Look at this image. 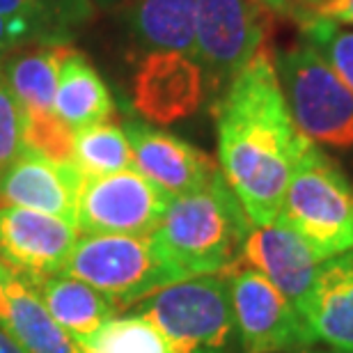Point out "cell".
Masks as SVG:
<instances>
[{"label": "cell", "instance_id": "1", "mask_svg": "<svg viewBox=\"0 0 353 353\" xmlns=\"http://www.w3.org/2000/svg\"><path fill=\"white\" fill-rule=\"evenodd\" d=\"M268 44L216 99L221 174L252 225L280 216L292 172L310 140L296 129Z\"/></svg>", "mask_w": 353, "mask_h": 353}, {"label": "cell", "instance_id": "2", "mask_svg": "<svg viewBox=\"0 0 353 353\" xmlns=\"http://www.w3.org/2000/svg\"><path fill=\"white\" fill-rule=\"evenodd\" d=\"M250 228L234 190L218 174L204 188L172 197L152 239L186 278L228 275L243 264Z\"/></svg>", "mask_w": 353, "mask_h": 353}, {"label": "cell", "instance_id": "3", "mask_svg": "<svg viewBox=\"0 0 353 353\" xmlns=\"http://www.w3.org/2000/svg\"><path fill=\"white\" fill-rule=\"evenodd\" d=\"M278 218L321 259L353 248V181L312 140L301 152Z\"/></svg>", "mask_w": 353, "mask_h": 353}, {"label": "cell", "instance_id": "4", "mask_svg": "<svg viewBox=\"0 0 353 353\" xmlns=\"http://www.w3.org/2000/svg\"><path fill=\"white\" fill-rule=\"evenodd\" d=\"M136 312L163 333L172 353H236L239 335L225 275L176 280L140 301Z\"/></svg>", "mask_w": 353, "mask_h": 353}, {"label": "cell", "instance_id": "5", "mask_svg": "<svg viewBox=\"0 0 353 353\" xmlns=\"http://www.w3.org/2000/svg\"><path fill=\"white\" fill-rule=\"evenodd\" d=\"M60 273L94 287L117 310L186 278L159 250L152 234H85L76 241Z\"/></svg>", "mask_w": 353, "mask_h": 353}, {"label": "cell", "instance_id": "6", "mask_svg": "<svg viewBox=\"0 0 353 353\" xmlns=\"http://www.w3.org/2000/svg\"><path fill=\"white\" fill-rule=\"evenodd\" d=\"M273 60L296 129L314 145L353 147V94L319 48L303 39Z\"/></svg>", "mask_w": 353, "mask_h": 353}, {"label": "cell", "instance_id": "7", "mask_svg": "<svg viewBox=\"0 0 353 353\" xmlns=\"http://www.w3.org/2000/svg\"><path fill=\"white\" fill-rule=\"evenodd\" d=\"M275 17L257 0H195V60L218 99L271 44Z\"/></svg>", "mask_w": 353, "mask_h": 353}, {"label": "cell", "instance_id": "8", "mask_svg": "<svg viewBox=\"0 0 353 353\" xmlns=\"http://www.w3.org/2000/svg\"><path fill=\"white\" fill-rule=\"evenodd\" d=\"M172 195L140 174L122 172L85 176L76 207V228L83 234L147 236L159 228Z\"/></svg>", "mask_w": 353, "mask_h": 353}, {"label": "cell", "instance_id": "9", "mask_svg": "<svg viewBox=\"0 0 353 353\" xmlns=\"http://www.w3.org/2000/svg\"><path fill=\"white\" fill-rule=\"evenodd\" d=\"M225 278L241 353H294L312 347L299 312L262 273L239 264Z\"/></svg>", "mask_w": 353, "mask_h": 353}, {"label": "cell", "instance_id": "10", "mask_svg": "<svg viewBox=\"0 0 353 353\" xmlns=\"http://www.w3.org/2000/svg\"><path fill=\"white\" fill-rule=\"evenodd\" d=\"M76 241L74 223L23 207H0V259L28 285L60 273Z\"/></svg>", "mask_w": 353, "mask_h": 353}, {"label": "cell", "instance_id": "11", "mask_svg": "<svg viewBox=\"0 0 353 353\" xmlns=\"http://www.w3.org/2000/svg\"><path fill=\"white\" fill-rule=\"evenodd\" d=\"M207 97L202 67L172 51L147 53L133 79V105L150 122L172 124L190 117Z\"/></svg>", "mask_w": 353, "mask_h": 353}, {"label": "cell", "instance_id": "12", "mask_svg": "<svg viewBox=\"0 0 353 353\" xmlns=\"http://www.w3.org/2000/svg\"><path fill=\"white\" fill-rule=\"evenodd\" d=\"M323 259L299 232L280 218L268 225H252L243 243V264L259 271L301 316Z\"/></svg>", "mask_w": 353, "mask_h": 353}, {"label": "cell", "instance_id": "13", "mask_svg": "<svg viewBox=\"0 0 353 353\" xmlns=\"http://www.w3.org/2000/svg\"><path fill=\"white\" fill-rule=\"evenodd\" d=\"M83 179L74 163H55L23 147L0 174V204L41 211L76 225Z\"/></svg>", "mask_w": 353, "mask_h": 353}, {"label": "cell", "instance_id": "14", "mask_svg": "<svg viewBox=\"0 0 353 353\" xmlns=\"http://www.w3.org/2000/svg\"><path fill=\"white\" fill-rule=\"evenodd\" d=\"M124 133L131 143L133 168L172 197L200 190L221 174L207 154L168 131L129 122Z\"/></svg>", "mask_w": 353, "mask_h": 353}, {"label": "cell", "instance_id": "15", "mask_svg": "<svg viewBox=\"0 0 353 353\" xmlns=\"http://www.w3.org/2000/svg\"><path fill=\"white\" fill-rule=\"evenodd\" d=\"M301 319L312 342L353 353V248L321 262Z\"/></svg>", "mask_w": 353, "mask_h": 353}, {"label": "cell", "instance_id": "16", "mask_svg": "<svg viewBox=\"0 0 353 353\" xmlns=\"http://www.w3.org/2000/svg\"><path fill=\"white\" fill-rule=\"evenodd\" d=\"M126 32L138 51H172L195 58V0H122Z\"/></svg>", "mask_w": 353, "mask_h": 353}, {"label": "cell", "instance_id": "17", "mask_svg": "<svg viewBox=\"0 0 353 353\" xmlns=\"http://www.w3.org/2000/svg\"><path fill=\"white\" fill-rule=\"evenodd\" d=\"M30 287L46 305L48 314L76 344L88 340L117 312L115 303L108 296L65 273L48 275Z\"/></svg>", "mask_w": 353, "mask_h": 353}, {"label": "cell", "instance_id": "18", "mask_svg": "<svg viewBox=\"0 0 353 353\" xmlns=\"http://www.w3.org/2000/svg\"><path fill=\"white\" fill-rule=\"evenodd\" d=\"M53 110L74 133L92 124L105 122L115 112V101L101 74L81 51H69L62 58L58 92Z\"/></svg>", "mask_w": 353, "mask_h": 353}, {"label": "cell", "instance_id": "19", "mask_svg": "<svg viewBox=\"0 0 353 353\" xmlns=\"http://www.w3.org/2000/svg\"><path fill=\"white\" fill-rule=\"evenodd\" d=\"M5 296L7 312L0 326L28 353H79L76 342L48 314L37 292L14 271L7 278Z\"/></svg>", "mask_w": 353, "mask_h": 353}, {"label": "cell", "instance_id": "20", "mask_svg": "<svg viewBox=\"0 0 353 353\" xmlns=\"http://www.w3.org/2000/svg\"><path fill=\"white\" fill-rule=\"evenodd\" d=\"M69 44H30L14 51L0 74L23 110L51 112L58 92L60 65Z\"/></svg>", "mask_w": 353, "mask_h": 353}, {"label": "cell", "instance_id": "21", "mask_svg": "<svg viewBox=\"0 0 353 353\" xmlns=\"http://www.w3.org/2000/svg\"><path fill=\"white\" fill-rule=\"evenodd\" d=\"M74 165L83 176H103L133 168L131 143L122 126L99 122L74 136Z\"/></svg>", "mask_w": 353, "mask_h": 353}, {"label": "cell", "instance_id": "22", "mask_svg": "<svg viewBox=\"0 0 353 353\" xmlns=\"http://www.w3.org/2000/svg\"><path fill=\"white\" fill-rule=\"evenodd\" d=\"M0 14L32 21L48 44H69L76 28L92 17V0H0Z\"/></svg>", "mask_w": 353, "mask_h": 353}, {"label": "cell", "instance_id": "23", "mask_svg": "<svg viewBox=\"0 0 353 353\" xmlns=\"http://www.w3.org/2000/svg\"><path fill=\"white\" fill-rule=\"evenodd\" d=\"M76 347L79 353H172L163 333L138 312L112 316Z\"/></svg>", "mask_w": 353, "mask_h": 353}, {"label": "cell", "instance_id": "24", "mask_svg": "<svg viewBox=\"0 0 353 353\" xmlns=\"http://www.w3.org/2000/svg\"><path fill=\"white\" fill-rule=\"evenodd\" d=\"M21 133L23 147L46 157L55 163H74V136L76 133L51 112L21 108Z\"/></svg>", "mask_w": 353, "mask_h": 353}, {"label": "cell", "instance_id": "25", "mask_svg": "<svg viewBox=\"0 0 353 353\" xmlns=\"http://www.w3.org/2000/svg\"><path fill=\"white\" fill-rule=\"evenodd\" d=\"M303 39L314 44L321 51L328 65L335 69L340 81L353 94V28L347 30L342 26H333L328 21L312 19L301 28Z\"/></svg>", "mask_w": 353, "mask_h": 353}, {"label": "cell", "instance_id": "26", "mask_svg": "<svg viewBox=\"0 0 353 353\" xmlns=\"http://www.w3.org/2000/svg\"><path fill=\"white\" fill-rule=\"evenodd\" d=\"M23 152V133H21V105L14 92L0 74V174L7 170L19 154Z\"/></svg>", "mask_w": 353, "mask_h": 353}, {"label": "cell", "instance_id": "27", "mask_svg": "<svg viewBox=\"0 0 353 353\" xmlns=\"http://www.w3.org/2000/svg\"><path fill=\"white\" fill-rule=\"evenodd\" d=\"M30 44H48L44 32L32 21L26 19H7L0 14V67L14 51Z\"/></svg>", "mask_w": 353, "mask_h": 353}, {"label": "cell", "instance_id": "28", "mask_svg": "<svg viewBox=\"0 0 353 353\" xmlns=\"http://www.w3.org/2000/svg\"><path fill=\"white\" fill-rule=\"evenodd\" d=\"M259 5H264L275 19H289L301 28L312 21L314 10L319 7L323 0H257Z\"/></svg>", "mask_w": 353, "mask_h": 353}, {"label": "cell", "instance_id": "29", "mask_svg": "<svg viewBox=\"0 0 353 353\" xmlns=\"http://www.w3.org/2000/svg\"><path fill=\"white\" fill-rule=\"evenodd\" d=\"M312 19L328 21V23H333V26L353 28V0H323L314 10Z\"/></svg>", "mask_w": 353, "mask_h": 353}, {"label": "cell", "instance_id": "30", "mask_svg": "<svg viewBox=\"0 0 353 353\" xmlns=\"http://www.w3.org/2000/svg\"><path fill=\"white\" fill-rule=\"evenodd\" d=\"M12 268L7 266L3 259H0V321L5 319V312H7V296H5V287H7V278H10Z\"/></svg>", "mask_w": 353, "mask_h": 353}, {"label": "cell", "instance_id": "31", "mask_svg": "<svg viewBox=\"0 0 353 353\" xmlns=\"http://www.w3.org/2000/svg\"><path fill=\"white\" fill-rule=\"evenodd\" d=\"M0 353H28L7 330L0 326Z\"/></svg>", "mask_w": 353, "mask_h": 353}, {"label": "cell", "instance_id": "32", "mask_svg": "<svg viewBox=\"0 0 353 353\" xmlns=\"http://www.w3.org/2000/svg\"><path fill=\"white\" fill-rule=\"evenodd\" d=\"M294 353H344V351H310V347L307 349H301V351H294Z\"/></svg>", "mask_w": 353, "mask_h": 353}]
</instances>
